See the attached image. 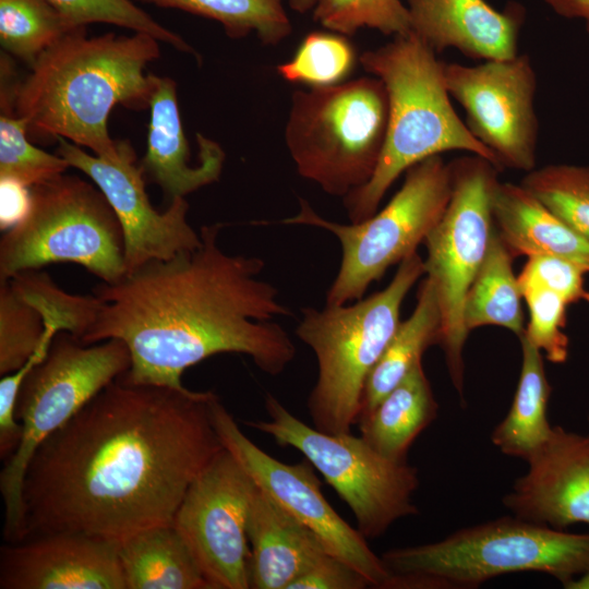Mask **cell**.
I'll use <instances>...</instances> for the list:
<instances>
[{
	"label": "cell",
	"mask_w": 589,
	"mask_h": 589,
	"mask_svg": "<svg viewBox=\"0 0 589 589\" xmlns=\"http://www.w3.org/2000/svg\"><path fill=\"white\" fill-rule=\"evenodd\" d=\"M71 32L48 0H0L1 47L31 67Z\"/></svg>",
	"instance_id": "cell-29"
},
{
	"label": "cell",
	"mask_w": 589,
	"mask_h": 589,
	"mask_svg": "<svg viewBox=\"0 0 589 589\" xmlns=\"http://www.w3.org/2000/svg\"><path fill=\"white\" fill-rule=\"evenodd\" d=\"M58 333L9 280L0 281V375L22 368Z\"/></svg>",
	"instance_id": "cell-31"
},
{
	"label": "cell",
	"mask_w": 589,
	"mask_h": 589,
	"mask_svg": "<svg viewBox=\"0 0 589 589\" xmlns=\"http://www.w3.org/2000/svg\"><path fill=\"white\" fill-rule=\"evenodd\" d=\"M51 345V344H50ZM50 345L43 346L22 368L1 376L0 381V458L7 461L15 452L22 436V425L15 417L21 385L31 369L40 362Z\"/></svg>",
	"instance_id": "cell-39"
},
{
	"label": "cell",
	"mask_w": 589,
	"mask_h": 589,
	"mask_svg": "<svg viewBox=\"0 0 589 589\" xmlns=\"http://www.w3.org/2000/svg\"><path fill=\"white\" fill-rule=\"evenodd\" d=\"M212 390L104 387L35 452L25 474V539L79 533L121 542L172 522L187 490L224 448Z\"/></svg>",
	"instance_id": "cell-1"
},
{
	"label": "cell",
	"mask_w": 589,
	"mask_h": 589,
	"mask_svg": "<svg viewBox=\"0 0 589 589\" xmlns=\"http://www.w3.org/2000/svg\"><path fill=\"white\" fill-rule=\"evenodd\" d=\"M177 9L218 22L231 38L250 34L265 45H276L291 33L285 0H137Z\"/></svg>",
	"instance_id": "cell-28"
},
{
	"label": "cell",
	"mask_w": 589,
	"mask_h": 589,
	"mask_svg": "<svg viewBox=\"0 0 589 589\" xmlns=\"http://www.w3.org/2000/svg\"><path fill=\"white\" fill-rule=\"evenodd\" d=\"M521 296L527 302L529 322L525 337L553 363L568 358L569 339L566 326L567 302L558 294L542 288H526Z\"/></svg>",
	"instance_id": "cell-37"
},
{
	"label": "cell",
	"mask_w": 589,
	"mask_h": 589,
	"mask_svg": "<svg viewBox=\"0 0 589 589\" xmlns=\"http://www.w3.org/2000/svg\"><path fill=\"white\" fill-rule=\"evenodd\" d=\"M288 2L290 8L296 12L306 13L314 9L317 0H288Z\"/></svg>",
	"instance_id": "cell-43"
},
{
	"label": "cell",
	"mask_w": 589,
	"mask_h": 589,
	"mask_svg": "<svg viewBox=\"0 0 589 589\" xmlns=\"http://www.w3.org/2000/svg\"><path fill=\"white\" fill-rule=\"evenodd\" d=\"M247 533L252 589H289L296 579L329 553L311 529L259 488L253 496Z\"/></svg>",
	"instance_id": "cell-21"
},
{
	"label": "cell",
	"mask_w": 589,
	"mask_h": 589,
	"mask_svg": "<svg viewBox=\"0 0 589 589\" xmlns=\"http://www.w3.org/2000/svg\"><path fill=\"white\" fill-rule=\"evenodd\" d=\"M587 273L577 264L551 255L529 256L517 277L520 291L526 288H542L563 298L567 304L589 303L586 288Z\"/></svg>",
	"instance_id": "cell-38"
},
{
	"label": "cell",
	"mask_w": 589,
	"mask_h": 589,
	"mask_svg": "<svg viewBox=\"0 0 589 589\" xmlns=\"http://www.w3.org/2000/svg\"><path fill=\"white\" fill-rule=\"evenodd\" d=\"M265 409L268 420L245 424L299 450L348 505L365 538L381 537L398 519L419 514L412 500L418 470L408 460L386 458L350 432L330 434L308 425L269 393Z\"/></svg>",
	"instance_id": "cell-11"
},
{
	"label": "cell",
	"mask_w": 589,
	"mask_h": 589,
	"mask_svg": "<svg viewBox=\"0 0 589 589\" xmlns=\"http://www.w3.org/2000/svg\"><path fill=\"white\" fill-rule=\"evenodd\" d=\"M572 229L589 240V167L553 164L532 169L521 183Z\"/></svg>",
	"instance_id": "cell-32"
},
{
	"label": "cell",
	"mask_w": 589,
	"mask_h": 589,
	"mask_svg": "<svg viewBox=\"0 0 589 589\" xmlns=\"http://www.w3.org/2000/svg\"><path fill=\"white\" fill-rule=\"evenodd\" d=\"M201 160L191 163L177 100L176 82L156 76L149 103L147 147L141 168L144 177L157 184L171 202L216 182L224 168L221 146L202 134L196 135Z\"/></svg>",
	"instance_id": "cell-20"
},
{
	"label": "cell",
	"mask_w": 589,
	"mask_h": 589,
	"mask_svg": "<svg viewBox=\"0 0 589 589\" xmlns=\"http://www.w3.org/2000/svg\"><path fill=\"white\" fill-rule=\"evenodd\" d=\"M213 422L224 445L253 479L260 490L298 521L311 529L333 555L363 574L373 588L386 589L390 573L381 556L325 498L314 467L304 458L283 462L253 443L239 428L217 396L213 401Z\"/></svg>",
	"instance_id": "cell-15"
},
{
	"label": "cell",
	"mask_w": 589,
	"mask_h": 589,
	"mask_svg": "<svg viewBox=\"0 0 589 589\" xmlns=\"http://www.w3.org/2000/svg\"><path fill=\"white\" fill-rule=\"evenodd\" d=\"M450 191V165L435 155L410 167L390 201L360 223L325 219L303 199L299 212L279 223L322 228L339 240L341 261L326 304H346L362 299L387 268L417 252L443 216Z\"/></svg>",
	"instance_id": "cell-10"
},
{
	"label": "cell",
	"mask_w": 589,
	"mask_h": 589,
	"mask_svg": "<svg viewBox=\"0 0 589 589\" xmlns=\"http://www.w3.org/2000/svg\"><path fill=\"white\" fill-rule=\"evenodd\" d=\"M67 25L84 29L91 23H106L145 33L179 51L197 56L180 35L163 26L133 0H48Z\"/></svg>",
	"instance_id": "cell-34"
},
{
	"label": "cell",
	"mask_w": 589,
	"mask_h": 589,
	"mask_svg": "<svg viewBox=\"0 0 589 589\" xmlns=\"http://www.w3.org/2000/svg\"><path fill=\"white\" fill-rule=\"evenodd\" d=\"M386 589H473L509 573L538 572L565 588L589 570V532L575 533L515 516L465 527L444 539L389 549Z\"/></svg>",
	"instance_id": "cell-5"
},
{
	"label": "cell",
	"mask_w": 589,
	"mask_h": 589,
	"mask_svg": "<svg viewBox=\"0 0 589 589\" xmlns=\"http://www.w3.org/2000/svg\"><path fill=\"white\" fill-rule=\"evenodd\" d=\"M359 61L386 88L388 123L372 178L344 197L351 223L375 214L396 179L431 156L462 151L481 156L501 169L494 154L471 134L455 111L445 83L444 63L412 32L366 50Z\"/></svg>",
	"instance_id": "cell-4"
},
{
	"label": "cell",
	"mask_w": 589,
	"mask_h": 589,
	"mask_svg": "<svg viewBox=\"0 0 589 589\" xmlns=\"http://www.w3.org/2000/svg\"><path fill=\"white\" fill-rule=\"evenodd\" d=\"M440 329L441 310L437 297L433 285L425 278L420 285L413 312L399 323L368 376L358 422L421 361L429 346L438 342Z\"/></svg>",
	"instance_id": "cell-25"
},
{
	"label": "cell",
	"mask_w": 589,
	"mask_h": 589,
	"mask_svg": "<svg viewBox=\"0 0 589 589\" xmlns=\"http://www.w3.org/2000/svg\"><path fill=\"white\" fill-rule=\"evenodd\" d=\"M519 339L522 359L518 386L509 411L492 431L491 441L504 455L526 461L552 430L546 417L551 386L542 352L524 334Z\"/></svg>",
	"instance_id": "cell-26"
},
{
	"label": "cell",
	"mask_w": 589,
	"mask_h": 589,
	"mask_svg": "<svg viewBox=\"0 0 589 589\" xmlns=\"http://www.w3.org/2000/svg\"><path fill=\"white\" fill-rule=\"evenodd\" d=\"M492 214L495 229L513 256H558L589 273V240L521 184L498 182L492 197Z\"/></svg>",
	"instance_id": "cell-22"
},
{
	"label": "cell",
	"mask_w": 589,
	"mask_h": 589,
	"mask_svg": "<svg viewBox=\"0 0 589 589\" xmlns=\"http://www.w3.org/2000/svg\"><path fill=\"white\" fill-rule=\"evenodd\" d=\"M256 484L223 448L187 490L171 525L211 589H249L248 519Z\"/></svg>",
	"instance_id": "cell-13"
},
{
	"label": "cell",
	"mask_w": 589,
	"mask_h": 589,
	"mask_svg": "<svg viewBox=\"0 0 589 589\" xmlns=\"http://www.w3.org/2000/svg\"><path fill=\"white\" fill-rule=\"evenodd\" d=\"M26 214L0 240V281L52 263H75L103 283L127 273L121 224L99 188L62 173L29 188Z\"/></svg>",
	"instance_id": "cell-9"
},
{
	"label": "cell",
	"mask_w": 589,
	"mask_h": 589,
	"mask_svg": "<svg viewBox=\"0 0 589 589\" xmlns=\"http://www.w3.org/2000/svg\"><path fill=\"white\" fill-rule=\"evenodd\" d=\"M567 589H589V570L569 582Z\"/></svg>",
	"instance_id": "cell-44"
},
{
	"label": "cell",
	"mask_w": 589,
	"mask_h": 589,
	"mask_svg": "<svg viewBox=\"0 0 589 589\" xmlns=\"http://www.w3.org/2000/svg\"><path fill=\"white\" fill-rule=\"evenodd\" d=\"M528 469L503 497L517 518L565 530L589 526V434L552 426L526 460Z\"/></svg>",
	"instance_id": "cell-17"
},
{
	"label": "cell",
	"mask_w": 589,
	"mask_h": 589,
	"mask_svg": "<svg viewBox=\"0 0 589 589\" xmlns=\"http://www.w3.org/2000/svg\"><path fill=\"white\" fill-rule=\"evenodd\" d=\"M1 187V230L14 226L27 212L31 201L29 188L17 182L0 180Z\"/></svg>",
	"instance_id": "cell-41"
},
{
	"label": "cell",
	"mask_w": 589,
	"mask_h": 589,
	"mask_svg": "<svg viewBox=\"0 0 589 589\" xmlns=\"http://www.w3.org/2000/svg\"><path fill=\"white\" fill-rule=\"evenodd\" d=\"M354 61V50L346 38L314 32L304 37L292 59L276 70L288 82L329 86L340 83Z\"/></svg>",
	"instance_id": "cell-35"
},
{
	"label": "cell",
	"mask_w": 589,
	"mask_h": 589,
	"mask_svg": "<svg viewBox=\"0 0 589 589\" xmlns=\"http://www.w3.org/2000/svg\"><path fill=\"white\" fill-rule=\"evenodd\" d=\"M221 228L204 225L200 247L96 285L101 305L80 341L123 340L131 366L120 377L134 385L185 388L181 377L188 368L227 352L250 357L268 375L281 374L297 351L275 321L292 312L260 277L263 259L220 249Z\"/></svg>",
	"instance_id": "cell-2"
},
{
	"label": "cell",
	"mask_w": 589,
	"mask_h": 589,
	"mask_svg": "<svg viewBox=\"0 0 589 589\" xmlns=\"http://www.w3.org/2000/svg\"><path fill=\"white\" fill-rule=\"evenodd\" d=\"M131 366L121 339L84 345L69 333H58L45 358L24 378L15 417L22 436L0 473L5 542L25 538L23 488L27 467L40 444L85 404Z\"/></svg>",
	"instance_id": "cell-8"
},
{
	"label": "cell",
	"mask_w": 589,
	"mask_h": 589,
	"mask_svg": "<svg viewBox=\"0 0 589 589\" xmlns=\"http://www.w3.org/2000/svg\"><path fill=\"white\" fill-rule=\"evenodd\" d=\"M372 587L369 579L344 560L324 554L289 589H365Z\"/></svg>",
	"instance_id": "cell-40"
},
{
	"label": "cell",
	"mask_w": 589,
	"mask_h": 589,
	"mask_svg": "<svg viewBox=\"0 0 589 589\" xmlns=\"http://www.w3.org/2000/svg\"><path fill=\"white\" fill-rule=\"evenodd\" d=\"M0 588L127 589V585L117 542L49 533L1 548Z\"/></svg>",
	"instance_id": "cell-18"
},
{
	"label": "cell",
	"mask_w": 589,
	"mask_h": 589,
	"mask_svg": "<svg viewBox=\"0 0 589 589\" xmlns=\"http://www.w3.org/2000/svg\"><path fill=\"white\" fill-rule=\"evenodd\" d=\"M8 280L41 313L48 327L57 333H69L79 340L94 324L101 305L94 293L81 296L64 291L41 269L24 271Z\"/></svg>",
	"instance_id": "cell-30"
},
{
	"label": "cell",
	"mask_w": 589,
	"mask_h": 589,
	"mask_svg": "<svg viewBox=\"0 0 589 589\" xmlns=\"http://www.w3.org/2000/svg\"><path fill=\"white\" fill-rule=\"evenodd\" d=\"M127 589H211L171 524L139 530L118 543Z\"/></svg>",
	"instance_id": "cell-23"
},
{
	"label": "cell",
	"mask_w": 589,
	"mask_h": 589,
	"mask_svg": "<svg viewBox=\"0 0 589 589\" xmlns=\"http://www.w3.org/2000/svg\"><path fill=\"white\" fill-rule=\"evenodd\" d=\"M423 274V260L414 252L383 290L353 303L302 309L296 335L317 362L308 397L314 428L340 434L358 423L368 376L400 323L404 299Z\"/></svg>",
	"instance_id": "cell-6"
},
{
	"label": "cell",
	"mask_w": 589,
	"mask_h": 589,
	"mask_svg": "<svg viewBox=\"0 0 589 589\" xmlns=\"http://www.w3.org/2000/svg\"><path fill=\"white\" fill-rule=\"evenodd\" d=\"M312 12L315 22L345 36L362 27L394 37L411 32L410 13L401 0H317Z\"/></svg>",
	"instance_id": "cell-36"
},
{
	"label": "cell",
	"mask_w": 589,
	"mask_h": 589,
	"mask_svg": "<svg viewBox=\"0 0 589 589\" xmlns=\"http://www.w3.org/2000/svg\"><path fill=\"white\" fill-rule=\"evenodd\" d=\"M10 103L1 98L0 180L32 188L65 173L70 165L63 157L31 144L27 139L28 123L9 111L13 107Z\"/></svg>",
	"instance_id": "cell-33"
},
{
	"label": "cell",
	"mask_w": 589,
	"mask_h": 589,
	"mask_svg": "<svg viewBox=\"0 0 589 589\" xmlns=\"http://www.w3.org/2000/svg\"><path fill=\"white\" fill-rule=\"evenodd\" d=\"M513 255L494 229L485 259L466 296L464 323L468 332L484 325L525 332L522 298L512 268Z\"/></svg>",
	"instance_id": "cell-27"
},
{
	"label": "cell",
	"mask_w": 589,
	"mask_h": 589,
	"mask_svg": "<svg viewBox=\"0 0 589 589\" xmlns=\"http://www.w3.org/2000/svg\"><path fill=\"white\" fill-rule=\"evenodd\" d=\"M159 43L145 33L86 37L85 28L73 31L16 84L15 115L27 121L28 133L63 137L113 159L118 142L109 135V115L117 105L149 108L157 75L145 69L159 58Z\"/></svg>",
	"instance_id": "cell-3"
},
{
	"label": "cell",
	"mask_w": 589,
	"mask_h": 589,
	"mask_svg": "<svg viewBox=\"0 0 589 589\" xmlns=\"http://www.w3.org/2000/svg\"><path fill=\"white\" fill-rule=\"evenodd\" d=\"M411 32L435 53L457 49L476 60L509 59L518 55L525 22L522 4L496 10L485 0H407Z\"/></svg>",
	"instance_id": "cell-19"
},
{
	"label": "cell",
	"mask_w": 589,
	"mask_h": 589,
	"mask_svg": "<svg viewBox=\"0 0 589 589\" xmlns=\"http://www.w3.org/2000/svg\"><path fill=\"white\" fill-rule=\"evenodd\" d=\"M449 165V202L423 242L426 248L423 264L441 310L438 342L453 385L464 400L462 350L469 333L464 323V305L495 229L492 197L500 182V169L474 154L459 157Z\"/></svg>",
	"instance_id": "cell-12"
},
{
	"label": "cell",
	"mask_w": 589,
	"mask_h": 589,
	"mask_svg": "<svg viewBox=\"0 0 589 589\" xmlns=\"http://www.w3.org/2000/svg\"><path fill=\"white\" fill-rule=\"evenodd\" d=\"M558 15L574 19H584L589 34V0H544Z\"/></svg>",
	"instance_id": "cell-42"
},
{
	"label": "cell",
	"mask_w": 589,
	"mask_h": 589,
	"mask_svg": "<svg viewBox=\"0 0 589 589\" xmlns=\"http://www.w3.org/2000/svg\"><path fill=\"white\" fill-rule=\"evenodd\" d=\"M444 77L450 97L465 110L468 130L501 169H534L539 122L531 58L518 53L476 65L444 63Z\"/></svg>",
	"instance_id": "cell-14"
},
{
	"label": "cell",
	"mask_w": 589,
	"mask_h": 589,
	"mask_svg": "<svg viewBox=\"0 0 589 589\" xmlns=\"http://www.w3.org/2000/svg\"><path fill=\"white\" fill-rule=\"evenodd\" d=\"M57 142L58 155L84 172L113 208L124 236L125 274L149 261L169 260L201 245L200 232L187 219L189 204L184 197L173 199L161 213L153 207L141 165L128 142H118L113 159L89 155L63 137Z\"/></svg>",
	"instance_id": "cell-16"
},
{
	"label": "cell",
	"mask_w": 589,
	"mask_h": 589,
	"mask_svg": "<svg viewBox=\"0 0 589 589\" xmlns=\"http://www.w3.org/2000/svg\"><path fill=\"white\" fill-rule=\"evenodd\" d=\"M587 421H588V423H589V412H588V416H587Z\"/></svg>",
	"instance_id": "cell-45"
},
{
	"label": "cell",
	"mask_w": 589,
	"mask_h": 589,
	"mask_svg": "<svg viewBox=\"0 0 589 589\" xmlns=\"http://www.w3.org/2000/svg\"><path fill=\"white\" fill-rule=\"evenodd\" d=\"M437 409L420 361L366 417L359 420L360 436L384 457L407 461L409 448L436 419Z\"/></svg>",
	"instance_id": "cell-24"
},
{
	"label": "cell",
	"mask_w": 589,
	"mask_h": 589,
	"mask_svg": "<svg viewBox=\"0 0 589 589\" xmlns=\"http://www.w3.org/2000/svg\"><path fill=\"white\" fill-rule=\"evenodd\" d=\"M387 123L386 88L380 79L364 76L296 91L285 141L301 177L344 199L372 178Z\"/></svg>",
	"instance_id": "cell-7"
}]
</instances>
